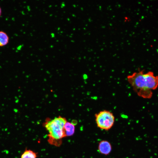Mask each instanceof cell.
<instances>
[{"instance_id":"obj_1","label":"cell","mask_w":158,"mask_h":158,"mask_svg":"<svg viewBox=\"0 0 158 158\" xmlns=\"http://www.w3.org/2000/svg\"><path fill=\"white\" fill-rule=\"evenodd\" d=\"M127 80L134 91L143 98H151L152 91L158 87V76L152 71L145 73L143 70L139 71L128 75Z\"/></svg>"},{"instance_id":"obj_2","label":"cell","mask_w":158,"mask_h":158,"mask_svg":"<svg viewBox=\"0 0 158 158\" xmlns=\"http://www.w3.org/2000/svg\"><path fill=\"white\" fill-rule=\"evenodd\" d=\"M66 121L65 118L61 116L46 120L43 125L48 132V141L49 144L58 147L61 145L62 139L66 137L64 126Z\"/></svg>"},{"instance_id":"obj_3","label":"cell","mask_w":158,"mask_h":158,"mask_svg":"<svg viewBox=\"0 0 158 158\" xmlns=\"http://www.w3.org/2000/svg\"><path fill=\"white\" fill-rule=\"evenodd\" d=\"M95 116L97 126L100 129L108 130L114 124L115 117L113 113L109 111H101L96 113Z\"/></svg>"},{"instance_id":"obj_4","label":"cell","mask_w":158,"mask_h":158,"mask_svg":"<svg viewBox=\"0 0 158 158\" xmlns=\"http://www.w3.org/2000/svg\"><path fill=\"white\" fill-rule=\"evenodd\" d=\"M98 148L99 152L101 154L105 155L109 154L112 150L111 143L106 140L100 141L98 144Z\"/></svg>"},{"instance_id":"obj_5","label":"cell","mask_w":158,"mask_h":158,"mask_svg":"<svg viewBox=\"0 0 158 158\" xmlns=\"http://www.w3.org/2000/svg\"><path fill=\"white\" fill-rule=\"evenodd\" d=\"M64 130L66 137L73 135L75 132L74 124L67 121L64 126Z\"/></svg>"},{"instance_id":"obj_6","label":"cell","mask_w":158,"mask_h":158,"mask_svg":"<svg viewBox=\"0 0 158 158\" xmlns=\"http://www.w3.org/2000/svg\"><path fill=\"white\" fill-rule=\"evenodd\" d=\"M37 153L30 149L25 148L21 154L20 158H37Z\"/></svg>"},{"instance_id":"obj_7","label":"cell","mask_w":158,"mask_h":158,"mask_svg":"<svg viewBox=\"0 0 158 158\" xmlns=\"http://www.w3.org/2000/svg\"><path fill=\"white\" fill-rule=\"evenodd\" d=\"M9 40V38L7 34L3 31H0V47L7 45Z\"/></svg>"},{"instance_id":"obj_8","label":"cell","mask_w":158,"mask_h":158,"mask_svg":"<svg viewBox=\"0 0 158 158\" xmlns=\"http://www.w3.org/2000/svg\"><path fill=\"white\" fill-rule=\"evenodd\" d=\"M130 18L128 16H125L124 17V21L125 22H128L130 21Z\"/></svg>"},{"instance_id":"obj_9","label":"cell","mask_w":158,"mask_h":158,"mask_svg":"<svg viewBox=\"0 0 158 158\" xmlns=\"http://www.w3.org/2000/svg\"><path fill=\"white\" fill-rule=\"evenodd\" d=\"M65 6V4L64 3V2H63L61 4V7H63Z\"/></svg>"},{"instance_id":"obj_10","label":"cell","mask_w":158,"mask_h":158,"mask_svg":"<svg viewBox=\"0 0 158 158\" xmlns=\"http://www.w3.org/2000/svg\"><path fill=\"white\" fill-rule=\"evenodd\" d=\"M51 36L52 37H54L55 36V35L54 33H51Z\"/></svg>"},{"instance_id":"obj_11","label":"cell","mask_w":158,"mask_h":158,"mask_svg":"<svg viewBox=\"0 0 158 158\" xmlns=\"http://www.w3.org/2000/svg\"><path fill=\"white\" fill-rule=\"evenodd\" d=\"M1 13H2V10H1V7H0V17L1 15Z\"/></svg>"}]
</instances>
